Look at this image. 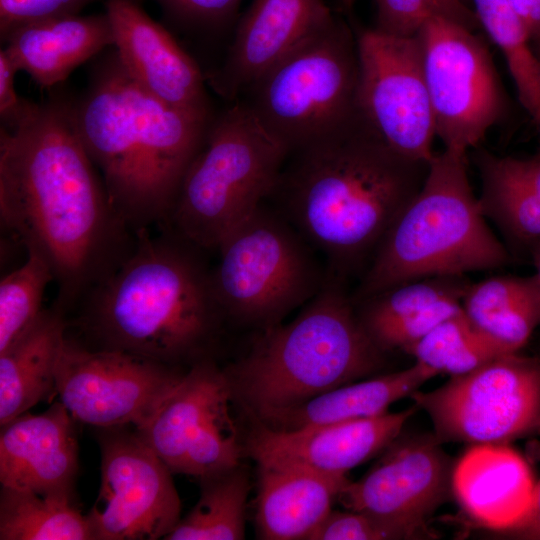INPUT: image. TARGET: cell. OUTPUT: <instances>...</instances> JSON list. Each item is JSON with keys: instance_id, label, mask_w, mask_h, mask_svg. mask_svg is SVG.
Wrapping results in <instances>:
<instances>
[{"instance_id": "6da1fadb", "label": "cell", "mask_w": 540, "mask_h": 540, "mask_svg": "<svg viewBox=\"0 0 540 540\" xmlns=\"http://www.w3.org/2000/svg\"><path fill=\"white\" fill-rule=\"evenodd\" d=\"M0 213L27 253L41 257L67 313L132 253L136 234L114 207L79 138L62 91L0 128Z\"/></svg>"}, {"instance_id": "7a4b0ae2", "label": "cell", "mask_w": 540, "mask_h": 540, "mask_svg": "<svg viewBox=\"0 0 540 540\" xmlns=\"http://www.w3.org/2000/svg\"><path fill=\"white\" fill-rule=\"evenodd\" d=\"M429 162L387 146L358 115L324 140L292 152L270 197L341 277L370 261L418 193ZM367 263V265H368Z\"/></svg>"}, {"instance_id": "3957f363", "label": "cell", "mask_w": 540, "mask_h": 540, "mask_svg": "<svg viewBox=\"0 0 540 540\" xmlns=\"http://www.w3.org/2000/svg\"><path fill=\"white\" fill-rule=\"evenodd\" d=\"M76 129L111 201L136 233L165 225L211 120L169 106L127 72L115 49L73 100Z\"/></svg>"}, {"instance_id": "277c9868", "label": "cell", "mask_w": 540, "mask_h": 540, "mask_svg": "<svg viewBox=\"0 0 540 540\" xmlns=\"http://www.w3.org/2000/svg\"><path fill=\"white\" fill-rule=\"evenodd\" d=\"M135 234L129 257L82 300V330L93 348L176 367L206 359L224 315L201 250L164 229Z\"/></svg>"}, {"instance_id": "5b68a950", "label": "cell", "mask_w": 540, "mask_h": 540, "mask_svg": "<svg viewBox=\"0 0 540 540\" xmlns=\"http://www.w3.org/2000/svg\"><path fill=\"white\" fill-rule=\"evenodd\" d=\"M381 350L363 327L341 279L327 275L294 320L268 327L224 370L232 398L257 422L376 373Z\"/></svg>"}, {"instance_id": "8992f818", "label": "cell", "mask_w": 540, "mask_h": 540, "mask_svg": "<svg viewBox=\"0 0 540 540\" xmlns=\"http://www.w3.org/2000/svg\"><path fill=\"white\" fill-rule=\"evenodd\" d=\"M469 182L466 153H435L418 193L373 253L353 300L427 277L465 276L510 261Z\"/></svg>"}, {"instance_id": "52a82bcc", "label": "cell", "mask_w": 540, "mask_h": 540, "mask_svg": "<svg viewBox=\"0 0 540 540\" xmlns=\"http://www.w3.org/2000/svg\"><path fill=\"white\" fill-rule=\"evenodd\" d=\"M289 155L244 100L232 101L212 119L162 229L217 250L272 195Z\"/></svg>"}, {"instance_id": "ba28073f", "label": "cell", "mask_w": 540, "mask_h": 540, "mask_svg": "<svg viewBox=\"0 0 540 540\" xmlns=\"http://www.w3.org/2000/svg\"><path fill=\"white\" fill-rule=\"evenodd\" d=\"M358 80L356 34L334 16L253 82L244 101L291 154L358 115Z\"/></svg>"}, {"instance_id": "9c48e42d", "label": "cell", "mask_w": 540, "mask_h": 540, "mask_svg": "<svg viewBox=\"0 0 540 540\" xmlns=\"http://www.w3.org/2000/svg\"><path fill=\"white\" fill-rule=\"evenodd\" d=\"M211 285L224 317L278 324L324 285L309 244L278 210L262 203L219 245Z\"/></svg>"}, {"instance_id": "30bf717a", "label": "cell", "mask_w": 540, "mask_h": 540, "mask_svg": "<svg viewBox=\"0 0 540 540\" xmlns=\"http://www.w3.org/2000/svg\"><path fill=\"white\" fill-rule=\"evenodd\" d=\"M410 397L441 442L508 444L540 430V359L501 355Z\"/></svg>"}, {"instance_id": "8fae6325", "label": "cell", "mask_w": 540, "mask_h": 540, "mask_svg": "<svg viewBox=\"0 0 540 540\" xmlns=\"http://www.w3.org/2000/svg\"><path fill=\"white\" fill-rule=\"evenodd\" d=\"M436 136L467 153L504 119L508 99L485 43L473 30L435 16L418 32Z\"/></svg>"}, {"instance_id": "7c38bea8", "label": "cell", "mask_w": 540, "mask_h": 540, "mask_svg": "<svg viewBox=\"0 0 540 540\" xmlns=\"http://www.w3.org/2000/svg\"><path fill=\"white\" fill-rule=\"evenodd\" d=\"M356 41L360 116L391 149L429 162L436 130L418 35L372 28L356 33Z\"/></svg>"}, {"instance_id": "4fadbf2b", "label": "cell", "mask_w": 540, "mask_h": 540, "mask_svg": "<svg viewBox=\"0 0 540 540\" xmlns=\"http://www.w3.org/2000/svg\"><path fill=\"white\" fill-rule=\"evenodd\" d=\"M228 378L211 359L192 364L152 417L135 428L175 473L198 478L241 464Z\"/></svg>"}, {"instance_id": "5bb4252c", "label": "cell", "mask_w": 540, "mask_h": 540, "mask_svg": "<svg viewBox=\"0 0 540 540\" xmlns=\"http://www.w3.org/2000/svg\"><path fill=\"white\" fill-rule=\"evenodd\" d=\"M183 375L176 366L66 337L56 368V391L75 421L95 428H139Z\"/></svg>"}, {"instance_id": "9a60e30c", "label": "cell", "mask_w": 540, "mask_h": 540, "mask_svg": "<svg viewBox=\"0 0 540 540\" xmlns=\"http://www.w3.org/2000/svg\"><path fill=\"white\" fill-rule=\"evenodd\" d=\"M96 429L101 479L86 514L94 540L164 539L181 518L172 471L135 428Z\"/></svg>"}, {"instance_id": "2e32d148", "label": "cell", "mask_w": 540, "mask_h": 540, "mask_svg": "<svg viewBox=\"0 0 540 540\" xmlns=\"http://www.w3.org/2000/svg\"><path fill=\"white\" fill-rule=\"evenodd\" d=\"M453 466L435 434L399 435L362 478L348 481L337 500L407 540L433 539L427 520L452 492Z\"/></svg>"}, {"instance_id": "e0dca14e", "label": "cell", "mask_w": 540, "mask_h": 540, "mask_svg": "<svg viewBox=\"0 0 540 540\" xmlns=\"http://www.w3.org/2000/svg\"><path fill=\"white\" fill-rule=\"evenodd\" d=\"M105 13L121 63L146 92L199 118L214 117L197 63L137 0H105Z\"/></svg>"}, {"instance_id": "ac0fdd59", "label": "cell", "mask_w": 540, "mask_h": 540, "mask_svg": "<svg viewBox=\"0 0 540 540\" xmlns=\"http://www.w3.org/2000/svg\"><path fill=\"white\" fill-rule=\"evenodd\" d=\"M409 409L377 417L274 430L257 424L246 449L258 466H288L333 476L346 473L383 451L414 414Z\"/></svg>"}, {"instance_id": "d6986e66", "label": "cell", "mask_w": 540, "mask_h": 540, "mask_svg": "<svg viewBox=\"0 0 540 540\" xmlns=\"http://www.w3.org/2000/svg\"><path fill=\"white\" fill-rule=\"evenodd\" d=\"M334 16L324 0H252L224 62L208 76L209 85L230 102L238 99Z\"/></svg>"}, {"instance_id": "ffe728a7", "label": "cell", "mask_w": 540, "mask_h": 540, "mask_svg": "<svg viewBox=\"0 0 540 540\" xmlns=\"http://www.w3.org/2000/svg\"><path fill=\"white\" fill-rule=\"evenodd\" d=\"M74 422L59 401L41 414L26 412L2 425L1 485L40 493L74 494L78 472Z\"/></svg>"}, {"instance_id": "44dd1931", "label": "cell", "mask_w": 540, "mask_h": 540, "mask_svg": "<svg viewBox=\"0 0 540 540\" xmlns=\"http://www.w3.org/2000/svg\"><path fill=\"white\" fill-rule=\"evenodd\" d=\"M535 484L527 462L508 444H472L452 471V492L464 512L504 534L526 517Z\"/></svg>"}, {"instance_id": "7402d4cb", "label": "cell", "mask_w": 540, "mask_h": 540, "mask_svg": "<svg viewBox=\"0 0 540 540\" xmlns=\"http://www.w3.org/2000/svg\"><path fill=\"white\" fill-rule=\"evenodd\" d=\"M469 284L465 276L427 277L353 301L360 302L358 317L376 345L403 351L462 310Z\"/></svg>"}, {"instance_id": "603a6c76", "label": "cell", "mask_w": 540, "mask_h": 540, "mask_svg": "<svg viewBox=\"0 0 540 540\" xmlns=\"http://www.w3.org/2000/svg\"><path fill=\"white\" fill-rule=\"evenodd\" d=\"M2 42L18 72L28 73L43 88H53L76 67L114 46V34L106 13L71 14L20 26Z\"/></svg>"}, {"instance_id": "cb8c5ba5", "label": "cell", "mask_w": 540, "mask_h": 540, "mask_svg": "<svg viewBox=\"0 0 540 540\" xmlns=\"http://www.w3.org/2000/svg\"><path fill=\"white\" fill-rule=\"evenodd\" d=\"M346 476L288 466H259L258 536L265 540H309L331 512Z\"/></svg>"}, {"instance_id": "d4e9b609", "label": "cell", "mask_w": 540, "mask_h": 540, "mask_svg": "<svg viewBox=\"0 0 540 540\" xmlns=\"http://www.w3.org/2000/svg\"><path fill=\"white\" fill-rule=\"evenodd\" d=\"M66 313L56 305L0 352V426L56 391V368L67 337Z\"/></svg>"}, {"instance_id": "484cf974", "label": "cell", "mask_w": 540, "mask_h": 540, "mask_svg": "<svg viewBox=\"0 0 540 540\" xmlns=\"http://www.w3.org/2000/svg\"><path fill=\"white\" fill-rule=\"evenodd\" d=\"M430 367H411L351 382L257 422L281 431L377 417L437 376Z\"/></svg>"}, {"instance_id": "4316f807", "label": "cell", "mask_w": 540, "mask_h": 540, "mask_svg": "<svg viewBox=\"0 0 540 540\" xmlns=\"http://www.w3.org/2000/svg\"><path fill=\"white\" fill-rule=\"evenodd\" d=\"M486 218L515 246L540 245V152L529 158L499 157L485 150L475 155Z\"/></svg>"}, {"instance_id": "83f0119b", "label": "cell", "mask_w": 540, "mask_h": 540, "mask_svg": "<svg viewBox=\"0 0 540 540\" xmlns=\"http://www.w3.org/2000/svg\"><path fill=\"white\" fill-rule=\"evenodd\" d=\"M468 319L507 353H518L540 325L536 275L494 276L470 283L462 299Z\"/></svg>"}, {"instance_id": "f1b7e54d", "label": "cell", "mask_w": 540, "mask_h": 540, "mask_svg": "<svg viewBox=\"0 0 540 540\" xmlns=\"http://www.w3.org/2000/svg\"><path fill=\"white\" fill-rule=\"evenodd\" d=\"M0 540H94L74 494L1 487Z\"/></svg>"}, {"instance_id": "f546056e", "label": "cell", "mask_w": 540, "mask_h": 540, "mask_svg": "<svg viewBox=\"0 0 540 540\" xmlns=\"http://www.w3.org/2000/svg\"><path fill=\"white\" fill-rule=\"evenodd\" d=\"M200 479V497L165 540H240L250 483L241 465Z\"/></svg>"}, {"instance_id": "4dcf8cb0", "label": "cell", "mask_w": 540, "mask_h": 540, "mask_svg": "<svg viewBox=\"0 0 540 540\" xmlns=\"http://www.w3.org/2000/svg\"><path fill=\"white\" fill-rule=\"evenodd\" d=\"M473 1L479 24L502 52L519 100L540 133V58L523 20L510 0Z\"/></svg>"}, {"instance_id": "1f68e13d", "label": "cell", "mask_w": 540, "mask_h": 540, "mask_svg": "<svg viewBox=\"0 0 540 540\" xmlns=\"http://www.w3.org/2000/svg\"><path fill=\"white\" fill-rule=\"evenodd\" d=\"M403 351L438 374L450 376L465 374L496 357L510 354L475 326L463 309Z\"/></svg>"}, {"instance_id": "d6a6232c", "label": "cell", "mask_w": 540, "mask_h": 540, "mask_svg": "<svg viewBox=\"0 0 540 540\" xmlns=\"http://www.w3.org/2000/svg\"><path fill=\"white\" fill-rule=\"evenodd\" d=\"M50 282H54L50 267L33 253H27L25 262L1 279L0 352L36 322Z\"/></svg>"}, {"instance_id": "836d02e7", "label": "cell", "mask_w": 540, "mask_h": 540, "mask_svg": "<svg viewBox=\"0 0 540 540\" xmlns=\"http://www.w3.org/2000/svg\"><path fill=\"white\" fill-rule=\"evenodd\" d=\"M375 28L393 35L414 36L430 18L442 16L474 30L476 13L462 0H375Z\"/></svg>"}, {"instance_id": "e575fe53", "label": "cell", "mask_w": 540, "mask_h": 540, "mask_svg": "<svg viewBox=\"0 0 540 540\" xmlns=\"http://www.w3.org/2000/svg\"><path fill=\"white\" fill-rule=\"evenodd\" d=\"M309 540H407L397 529L358 511H334L326 516Z\"/></svg>"}, {"instance_id": "d590c367", "label": "cell", "mask_w": 540, "mask_h": 540, "mask_svg": "<svg viewBox=\"0 0 540 540\" xmlns=\"http://www.w3.org/2000/svg\"><path fill=\"white\" fill-rule=\"evenodd\" d=\"M91 0H0L1 41L25 24L57 16L79 14Z\"/></svg>"}, {"instance_id": "8d00e7d4", "label": "cell", "mask_w": 540, "mask_h": 540, "mask_svg": "<svg viewBox=\"0 0 540 540\" xmlns=\"http://www.w3.org/2000/svg\"><path fill=\"white\" fill-rule=\"evenodd\" d=\"M178 23L214 28L229 21L241 0H155Z\"/></svg>"}, {"instance_id": "74e56055", "label": "cell", "mask_w": 540, "mask_h": 540, "mask_svg": "<svg viewBox=\"0 0 540 540\" xmlns=\"http://www.w3.org/2000/svg\"><path fill=\"white\" fill-rule=\"evenodd\" d=\"M17 69L4 49L0 50V119L1 127L13 128L23 121L36 103L20 97L15 89Z\"/></svg>"}, {"instance_id": "f35d334b", "label": "cell", "mask_w": 540, "mask_h": 540, "mask_svg": "<svg viewBox=\"0 0 540 540\" xmlns=\"http://www.w3.org/2000/svg\"><path fill=\"white\" fill-rule=\"evenodd\" d=\"M505 534L517 539L540 540V477L536 481L532 504L526 517Z\"/></svg>"}, {"instance_id": "ab89813d", "label": "cell", "mask_w": 540, "mask_h": 540, "mask_svg": "<svg viewBox=\"0 0 540 540\" xmlns=\"http://www.w3.org/2000/svg\"><path fill=\"white\" fill-rule=\"evenodd\" d=\"M523 20L533 43L540 48V0H510Z\"/></svg>"}, {"instance_id": "60d3db41", "label": "cell", "mask_w": 540, "mask_h": 540, "mask_svg": "<svg viewBox=\"0 0 540 540\" xmlns=\"http://www.w3.org/2000/svg\"><path fill=\"white\" fill-rule=\"evenodd\" d=\"M533 254H534V261H535V266H536L535 275L540 285V245L534 250Z\"/></svg>"}, {"instance_id": "b9f144b4", "label": "cell", "mask_w": 540, "mask_h": 540, "mask_svg": "<svg viewBox=\"0 0 540 540\" xmlns=\"http://www.w3.org/2000/svg\"><path fill=\"white\" fill-rule=\"evenodd\" d=\"M346 5H351L355 0H343Z\"/></svg>"}, {"instance_id": "7bdbcfd3", "label": "cell", "mask_w": 540, "mask_h": 540, "mask_svg": "<svg viewBox=\"0 0 540 540\" xmlns=\"http://www.w3.org/2000/svg\"><path fill=\"white\" fill-rule=\"evenodd\" d=\"M537 54H538V56H539V58H540V51H538Z\"/></svg>"}, {"instance_id": "ee69618b", "label": "cell", "mask_w": 540, "mask_h": 540, "mask_svg": "<svg viewBox=\"0 0 540 540\" xmlns=\"http://www.w3.org/2000/svg\"><path fill=\"white\" fill-rule=\"evenodd\" d=\"M537 51H540V48H538V50H537Z\"/></svg>"}]
</instances>
